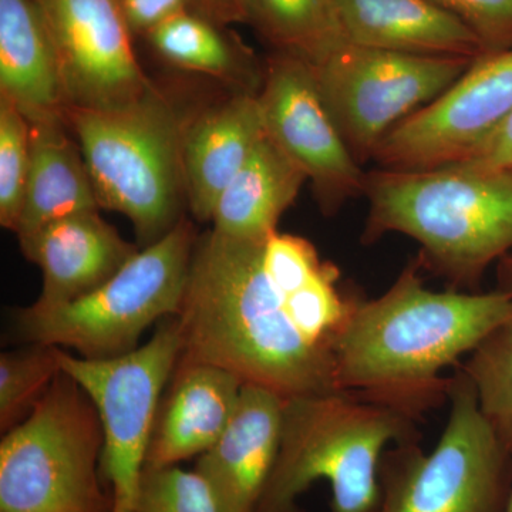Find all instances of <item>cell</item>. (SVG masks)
<instances>
[{"instance_id":"13","label":"cell","mask_w":512,"mask_h":512,"mask_svg":"<svg viewBox=\"0 0 512 512\" xmlns=\"http://www.w3.org/2000/svg\"><path fill=\"white\" fill-rule=\"evenodd\" d=\"M59 60L67 110L121 109L154 86L131 45L119 0H39Z\"/></svg>"},{"instance_id":"15","label":"cell","mask_w":512,"mask_h":512,"mask_svg":"<svg viewBox=\"0 0 512 512\" xmlns=\"http://www.w3.org/2000/svg\"><path fill=\"white\" fill-rule=\"evenodd\" d=\"M244 384L222 367L178 360L158 404L146 468L178 466L207 453L231 423Z\"/></svg>"},{"instance_id":"34","label":"cell","mask_w":512,"mask_h":512,"mask_svg":"<svg viewBox=\"0 0 512 512\" xmlns=\"http://www.w3.org/2000/svg\"><path fill=\"white\" fill-rule=\"evenodd\" d=\"M507 170L511 171V173H512V163H511L510 167L507 168Z\"/></svg>"},{"instance_id":"29","label":"cell","mask_w":512,"mask_h":512,"mask_svg":"<svg viewBox=\"0 0 512 512\" xmlns=\"http://www.w3.org/2000/svg\"><path fill=\"white\" fill-rule=\"evenodd\" d=\"M121 13L134 35H148L165 20L194 9L195 0H119Z\"/></svg>"},{"instance_id":"8","label":"cell","mask_w":512,"mask_h":512,"mask_svg":"<svg viewBox=\"0 0 512 512\" xmlns=\"http://www.w3.org/2000/svg\"><path fill=\"white\" fill-rule=\"evenodd\" d=\"M448 402L446 427L430 453L407 441L383 454L377 512H505L512 456L478 409L461 367L451 376Z\"/></svg>"},{"instance_id":"27","label":"cell","mask_w":512,"mask_h":512,"mask_svg":"<svg viewBox=\"0 0 512 512\" xmlns=\"http://www.w3.org/2000/svg\"><path fill=\"white\" fill-rule=\"evenodd\" d=\"M136 512H220L197 471L178 466L146 468Z\"/></svg>"},{"instance_id":"11","label":"cell","mask_w":512,"mask_h":512,"mask_svg":"<svg viewBox=\"0 0 512 512\" xmlns=\"http://www.w3.org/2000/svg\"><path fill=\"white\" fill-rule=\"evenodd\" d=\"M265 133L308 177L320 211L332 217L365 194L366 177L320 93L315 67L275 52L258 93Z\"/></svg>"},{"instance_id":"5","label":"cell","mask_w":512,"mask_h":512,"mask_svg":"<svg viewBox=\"0 0 512 512\" xmlns=\"http://www.w3.org/2000/svg\"><path fill=\"white\" fill-rule=\"evenodd\" d=\"M192 116L156 84L121 109L67 110L100 208L128 218L140 248L183 220V144Z\"/></svg>"},{"instance_id":"16","label":"cell","mask_w":512,"mask_h":512,"mask_svg":"<svg viewBox=\"0 0 512 512\" xmlns=\"http://www.w3.org/2000/svg\"><path fill=\"white\" fill-rule=\"evenodd\" d=\"M20 249L42 272V291L32 306L53 309L99 289L141 248L93 211L47 225Z\"/></svg>"},{"instance_id":"4","label":"cell","mask_w":512,"mask_h":512,"mask_svg":"<svg viewBox=\"0 0 512 512\" xmlns=\"http://www.w3.org/2000/svg\"><path fill=\"white\" fill-rule=\"evenodd\" d=\"M419 440L416 420L336 392L285 399L281 443L255 512H303L313 483L329 481L332 512H377L387 448Z\"/></svg>"},{"instance_id":"21","label":"cell","mask_w":512,"mask_h":512,"mask_svg":"<svg viewBox=\"0 0 512 512\" xmlns=\"http://www.w3.org/2000/svg\"><path fill=\"white\" fill-rule=\"evenodd\" d=\"M306 181L301 168L265 133L218 198L212 229L234 238L269 237Z\"/></svg>"},{"instance_id":"28","label":"cell","mask_w":512,"mask_h":512,"mask_svg":"<svg viewBox=\"0 0 512 512\" xmlns=\"http://www.w3.org/2000/svg\"><path fill=\"white\" fill-rule=\"evenodd\" d=\"M463 22L483 43L485 53L512 49V0H431Z\"/></svg>"},{"instance_id":"30","label":"cell","mask_w":512,"mask_h":512,"mask_svg":"<svg viewBox=\"0 0 512 512\" xmlns=\"http://www.w3.org/2000/svg\"><path fill=\"white\" fill-rule=\"evenodd\" d=\"M512 163V111L493 133L460 163L478 171H503Z\"/></svg>"},{"instance_id":"17","label":"cell","mask_w":512,"mask_h":512,"mask_svg":"<svg viewBox=\"0 0 512 512\" xmlns=\"http://www.w3.org/2000/svg\"><path fill=\"white\" fill-rule=\"evenodd\" d=\"M265 134L258 94L234 93L194 114L185 130V198L195 220L211 222L222 192Z\"/></svg>"},{"instance_id":"7","label":"cell","mask_w":512,"mask_h":512,"mask_svg":"<svg viewBox=\"0 0 512 512\" xmlns=\"http://www.w3.org/2000/svg\"><path fill=\"white\" fill-rule=\"evenodd\" d=\"M93 400L62 372L0 443V512H111Z\"/></svg>"},{"instance_id":"33","label":"cell","mask_w":512,"mask_h":512,"mask_svg":"<svg viewBox=\"0 0 512 512\" xmlns=\"http://www.w3.org/2000/svg\"><path fill=\"white\" fill-rule=\"evenodd\" d=\"M505 512H512V491L510 494V498H508L507 508H505Z\"/></svg>"},{"instance_id":"26","label":"cell","mask_w":512,"mask_h":512,"mask_svg":"<svg viewBox=\"0 0 512 512\" xmlns=\"http://www.w3.org/2000/svg\"><path fill=\"white\" fill-rule=\"evenodd\" d=\"M32 163L30 123L25 114L0 96V224L16 232Z\"/></svg>"},{"instance_id":"32","label":"cell","mask_w":512,"mask_h":512,"mask_svg":"<svg viewBox=\"0 0 512 512\" xmlns=\"http://www.w3.org/2000/svg\"><path fill=\"white\" fill-rule=\"evenodd\" d=\"M500 291L512 293V252L501 259L498 264V288Z\"/></svg>"},{"instance_id":"14","label":"cell","mask_w":512,"mask_h":512,"mask_svg":"<svg viewBox=\"0 0 512 512\" xmlns=\"http://www.w3.org/2000/svg\"><path fill=\"white\" fill-rule=\"evenodd\" d=\"M285 397L245 383L221 439L198 457L194 470L210 488L220 512H255L271 476Z\"/></svg>"},{"instance_id":"3","label":"cell","mask_w":512,"mask_h":512,"mask_svg":"<svg viewBox=\"0 0 512 512\" xmlns=\"http://www.w3.org/2000/svg\"><path fill=\"white\" fill-rule=\"evenodd\" d=\"M363 241L410 237L427 268L473 291L488 266L512 252V173L451 164L367 174Z\"/></svg>"},{"instance_id":"1","label":"cell","mask_w":512,"mask_h":512,"mask_svg":"<svg viewBox=\"0 0 512 512\" xmlns=\"http://www.w3.org/2000/svg\"><path fill=\"white\" fill-rule=\"evenodd\" d=\"M359 301L306 238L211 228L195 242L175 316L180 360L222 367L285 399L342 392L333 343Z\"/></svg>"},{"instance_id":"19","label":"cell","mask_w":512,"mask_h":512,"mask_svg":"<svg viewBox=\"0 0 512 512\" xmlns=\"http://www.w3.org/2000/svg\"><path fill=\"white\" fill-rule=\"evenodd\" d=\"M0 96L29 123L66 119L59 60L39 0H0Z\"/></svg>"},{"instance_id":"31","label":"cell","mask_w":512,"mask_h":512,"mask_svg":"<svg viewBox=\"0 0 512 512\" xmlns=\"http://www.w3.org/2000/svg\"><path fill=\"white\" fill-rule=\"evenodd\" d=\"M194 10L221 26L245 23L242 0H195Z\"/></svg>"},{"instance_id":"10","label":"cell","mask_w":512,"mask_h":512,"mask_svg":"<svg viewBox=\"0 0 512 512\" xmlns=\"http://www.w3.org/2000/svg\"><path fill=\"white\" fill-rule=\"evenodd\" d=\"M473 62L346 42L313 67L340 134L357 163L363 164L372 160L390 131L440 97Z\"/></svg>"},{"instance_id":"23","label":"cell","mask_w":512,"mask_h":512,"mask_svg":"<svg viewBox=\"0 0 512 512\" xmlns=\"http://www.w3.org/2000/svg\"><path fill=\"white\" fill-rule=\"evenodd\" d=\"M245 23L275 52L302 57L313 66L346 43L336 0H242Z\"/></svg>"},{"instance_id":"12","label":"cell","mask_w":512,"mask_h":512,"mask_svg":"<svg viewBox=\"0 0 512 512\" xmlns=\"http://www.w3.org/2000/svg\"><path fill=\"white\" fill-rule=\"evenodd\" d=\"M512 111V49L474 60L446 92L404 120L377 147L386 170L460 163Z\"/></svg>"},{"instance_id":"24","label":"cell","mask_w":512,"mask_h":512,"mask_svg":"<svg viewBox=\"0 0 512 512\" xmlns=\"http://www.w3.org/2000/svg\"><path fill=\"white\" fill-rule=\"evenodd\" d=\"M460 367L473 383L485 421L512 456V318L488 335Z\"/></svg>"},{"instance_id":"9","label":"cell","mask_w":512,"mask_h":512,"mask_svg":"<svg viewBox=\"0 0 512 512\" xmlns=\"http://www.w3.org/2000/svg\"><path fill=\"white\" fill-rule=\"evenodd\" d=\"M177 319L163 320L146 345L116 359L87 360L57 350L60 369L93 400L103 427L101 476L111 512H136L158 404L180 360Z\"/></svg>"},{"instance_id":"20","label":"cell","mask_w":512,"mask_h":512,"mask_svg":"<svg viewBox=\"0 0 512 512\" xmlns=\"http://www.w3.org/2000/svg\"><path fill=\"white\" fill-rule=\"evenodd\" d=\"M69 130L64 117L30 123L32 163L15 232L20 247L53 222L100 210L82 148Z\"/></svg>"},{"instance_id":"18","label":"cell","mask_w":512,"mask_h":512,"mask_svg":"<svg viewBox=\"0 0 512 512\" xmlns=\"http://www.w3.org/2000/svg\"><path fill=\"white\" fill-rule=\"evenodd\" d=\"M336 8L352 45L417 56L487 55L463 22L431 0H336Z\"/></svg>"},{"instance_id":"6","label":"cell","mask_w":512,"mask_h":512,"mask_svg":"<svg viewBox=\"0 0 512 512\" xmlns=\"http://www.w3.org/2000/svg\"><path fill=\"white\" fill-rule=\"evenodd\" d=\"M197 238L183 218L89 295L53 309H16L13 332L23 342L76 350L87 360L134 352L150 326L180 313Z\"/></svg>"},{"instance_id":"25","label":"cell","mask_w":512,"mask_h":512,"mask_svg":"<svg viewBox=\"0 0 512 512\" xmlns=\"http://www.w3.org/2000/svg\"><path fill=\"white\" fill-rule=\"evenodd\" d=\"M56 346L29 343L0 355V430L8 433L35 409L62 372Z\"/></svg>"},{"instance_id":"22","label":"cell","mask_w":512,"mask_h":512,"mask_svg":"<svg viewBox=\"0 0 512 512\" xmlns=\"http://www.w3.org/2000/svg\"><path fill=\"white\" fill-rule=\"evenodd\" d=\"M221 28L190 9L165 20L147 39L164 62L178 69L207 74L232 87L234 93L258 94L264 84V64Z\"/></svg>"},{"instance_id":"2","label":"cell","mask_w":512,"mask_h":512,"mask_svg":"<svg viewBox=\"0 0 512 512\" xmlns=\"http://www.w3.org/2000/svg\"><path fill=\"white\" fill-rule=\"evenodd\" d=\"M512 318V293L431 291L419 262L357 302L333 343L339 390L419 420L448 400V367Z\"/></svg>"}]
</instances>
